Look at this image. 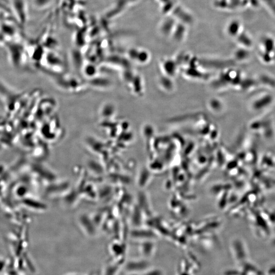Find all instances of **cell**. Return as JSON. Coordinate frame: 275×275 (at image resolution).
I'll list each match as a JSON object with an SVG mask.
<instances>
[{"label":"cell","instance_id":"6da1fadb","mask_svg":"<svg viewBox=\"0 0 275 275\" xmlns=\"http://www.w3.org/2000/svg\"><path fill=\"white\" fill-rule=\"evenodd\" d=\"M273 97L270 93L262 94L254 98L251 103L252 109L255 112H261L272 104Z\"/></svg>","mask_w":275,"mask_h":275},{"label":"cell","instance_id":"7a4b0ae2","mask_svg":"<svg viewBox=\"0 0 275 275\" xmlns=\"http://www.w3.org/2000/svg\"><path fill=\"white\" fill-rule=\"evenodd\" d=\"M267 275H275V264L271 265L267 270Z\"/></svg>","mask_w":275,"mask_h":275},{"label":"cell","instance_id":"3957f363","mask_svg":"<svg viewBox=\"0 0 275 275\" xmlns=\"http://www.w3.org/2000/svg\"><path fill=\"white\" fill-rule=\"evenodd\" d=\"M69 275H77V274H69Z\"/></svg>","mask_w":275,"mask_h":275}]
</instances>
